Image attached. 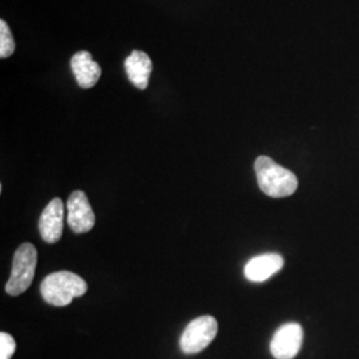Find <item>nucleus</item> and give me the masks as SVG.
Segmentation results:
<instances>
[{"label": "nucleus", "mask_w": 359, "mask_h": 359, "mask_svg": "<svg viewBox=\"0 0 359 359\" xmlns=\"http://www.w3.org/2000/svg\"><path fill=\"white\" fill-rule=\"evenodd\" d=\"M258 187L273 198L289 197L298 188V179L293 172L278 165L268 156H259L255 163Z\"/></svg>", "instance_id": "obj_1"}, {"label": "nucleus", "mask_w": 359, "mask_h": 359, "mask_svg": "<svg viewBox=\"0 0 359 359\" xmlns=\"http://www.w3.org/2000/svg\"><path fill=\"white\" fill-rule=\"evenodd\" d=\"M87 283L72 271H56L47 276L40 285L43 299L57 308L67 306L74 298L87 293Z\"/></svg>", "instance_id": "obj_2"}, {"label": "nucleus", "mask_w": 359, "mask_h": 359, "mask_svg": "<svg viewBox=\"0 0 359 359\" xmlns=\"http://www.w3.org/2000/svg\"><path fill=\"white\" fill-rule=\"evenodd\" d=\"M36 265H38L36 248L29 243L20 245L13 255L11 276L6 285L7 294L13 295V297L23 294L34 281Z\"/></svg>", "instance_id": "obj_3"}, {"label": "nucleus", "mask_w": 359, "mask_h": 359, "mask_svg": "<svg viewBox=\"0 0 359 359\" xmlns=\"http://www.w3.org/2000/svg\"><path fill=\"white\" fill-rule=\"evenodd\" d=\"M218 332V323L212 316H203L193 320L184 330L180 347L185 354H197L212 344Z\"/></svg>", "instance_id": "obj_4"}, {"label": "nucleus", "mask_w": 359, "mask_h": 359, "mask_svg": "<svg viewBox=\"0 0 359 359\" xmlns=\"http://www.w3.org/2000/svg\"><path fill=\"white\" fill-rule=\"evenodd\" d=\"M304 342V329L297 322L283 325L271 338L270 351L276 359H293Z\"/></svg>", "instance_id": "obj_5"}, {"label": "nucleus", "mask_w": 359, "mask_h": 359, "mask_svg": "<svg viewBox=\"0 0 359 359\" xmlns=\"http://www.w3.org/2000/svg\"><path fill=\"white\" fill-rule=\"evenodd\" d=\"M67 221L69 228L76 234L92 231L95 225V215L86 193L75 191L67 203Z\"/></svg>", "instance_id": "obj_6"}, {"label": "nucleus", "mask_w": 359, "mask_h": 359, "mask_svg": "<svg viewBox=\"0 0 359 359\" xmlns=\"http://www.w3.org/2000/svg\"><path fill=\"white\" fill-rule=\"evenodd\" d=\"M63 222L65 204L60 198H53L51 203L44 208L39 219V231L41 238L48 244L57 243L63 234Z\"/></svg>", "instance_id": "obj_7"}, {"label": "nucleus", "mask_w": 359, "mask_h": 359, "mask_svg": "<svg viewBox=\"0 0 359 359\" xmlns=\"http://www.w3.org/2000/svg\"><path fill=\"white\" fill-rule=\"evenodd\" d=\"M283 257L277 253H266L253 257L245 265V277L252 283L268 281L270 277L283 269Z\"/></svg>", "instance_id": "obj_8"}, {"label": "nucleus", "mask_w": 359, "mask_h": 359, "mask_svg": "<svg viewBox=\"0 0 359 359\" xmlns=\"http://www.w3.org/2000/svg\"><path fill=\"white\" fill-rule=\"evenodd\" d=\"M71 67L81 88L95 87L102 76V68L92 59L90 52H76L71 59Z\"/></svg>", "instance_id": "obj_9"}, {"label": "nucleus", "mask_w": 359, "mask_h": 359, "mask_svg": "<svg viewBox=\"0 0 359 359\" xmlns=\"http://www.w3.org/2000/svg\"><path fill=\"white\" fill-rule=\"evenodd\" d=\"M126 71L130 83L139 90H145L154 69L151 57L142 51H133L126 59Z\"/></svg>", "instance_id": "obj_10"}, {"label": "nucleus", "mask_w": 359, "mask_h": 359, "mask_svg": "<svg viewBox=\"0 0 359 359\" xmlns=\"http://www.w3.org/2000/svg\"><path fill=\"white\" fill-rule=\"evenodd\" d=\"M15 51V39L6 20H0V57L6 59Z\"/></svg>", "instance_id": "obj_11"}, {"label": "nucleus", "mask_w": 359, "mask_h": 359, "mask_svg": "<svg viewBox=\"0 0 359 359\" xmlns=\"http://www.w3.org/2000/svg\"><path fill=\"white\" fill-rule=\"evenodd\" d=\"M16 350V342L8 333H0V359H11Z\"/></svg>", "instance_id": "obj_12"}]
</instances>
